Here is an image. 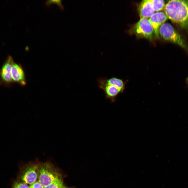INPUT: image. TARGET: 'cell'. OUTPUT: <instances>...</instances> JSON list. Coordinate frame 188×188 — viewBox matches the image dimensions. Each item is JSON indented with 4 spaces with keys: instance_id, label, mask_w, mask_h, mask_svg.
Returning <instances> with one entry per match:
<instances>
[{
    "instance_id": "obj_15",
    "label": "cell",
    "mask_w": 188,
    "mask_h": 188,
    "mask_svg": "<svg viewBox=\"0 0 188 188\" xmlns=\"http://www.w3.org/2000/svg\"><path fill=\"white\" fill-rule=\"evenodd\" d=\"M56 3L62 9L63 7L62 6L61 3V1L60 0H51L48 1V2H46V4L48 5L52 3Z\"/></svg>"
},
{
    "instance_id": "obj_9",
    "label": "cell",
    "mask_w": 188,
    "mask_h": 188,
    "mask_svg": "<svg viewBox=\"0 0 188 188\" xmlns=\"http://www.w3.org/2000/svg\"><path fill=\"white\" fill-rule=\"evenodd\" d=\"M11 75L13 82L24 85L26 81L24 73L20 65L13 63L11 68Z\"/></svg>"
},
{
    "instance_id": "obj_1",
    "label": "cell",
    "mask_w": 188,
    "mask_h": 188,
    "mask_svg": "<svg viewBox=\"0 0 188 188\" xmlns=\"http://www.w3.org/2000/svg\"><path fill=\"white\" fill-rule=\"evenodd\" d=\"M164 9L168 18L188 31V0L169 1Z\"/></svg>"
},
{
    "instance_id": "obj_3",
    "label": "cell",
    "mask_w": 188,
    "mask_h": 188,
    "mask_svg": "<svg viewBox=\"0 0 188 188\" xmlns=\"http://www.w3.org/2000/svg\"><path fill=\"white\" fill-rule=\"evenodd\" d=\"M38 181L45 187L61 179V175L52 165L48 162L42 163L38 166Z\"/></svg>"
},
{
    "instance_id": "obj_8",
    "label": "cell",
    "mask_w": 188,
    "mask_h": 188,
    "mask_svg": "<svg viewBox=\"0 0 188 188\" xmlns=\"http://www.w3.org/2000/svg\"><path fill=\"white\" fill-rule=\"evenodd\" d=\"M167 17L162 12L154 13L149 19L153 27L156 38L159 37V30L161 26L167 20Z\"/></svg>"
},
{
    "instance_id": "obj_11",
    "label": "cell",
    "mask_w": 188,
    "mask_h": 188,
    "mask_svg": "<svg viewBox=\"0 0 188 188\" xmlns=\"http://www.w3.org/2000/svg\"><path fill=\"white\" fill-rule=\"evenodd\" d=\"M155 11L159 12L164 8V2L162 0H150Z\"/></svg>"
},
{
    "instance_id": "obj_12",
    "label": "cell",
    "mask_w": 188,
    "mask_h": 188,
    "mask_svg": "<svg viewBox=\"0 0 188 188\" xmlns=\"http://www.w3.org/2000/svg\"><path fill=\"white\" fill-rule=\"evenodd\" d=\"M64 187L63 181L61 179H60L44 187V188H63Z\"/></svg>"
},
{
    "instance_id": "obj_6",
    "label": "cell",
    "mask_w": 188,
    "mask_h": 188,
    "mask_svg": "<svg viewBox=\"0 0 188 188\" xmlns=\"http://www.w3.org/2000/svg\"><path fill=\"white\" fill-rule=\"evenodd\" d=\"M14 63L12 58L9 56L0 69V81L6 86L10 85L13 82L11 70Z\"/></svg>"
},
{
    "instance_id": "obj_5",
    "label": "cell",
    "mask_w": 188,
    "mask_h": 188,
    "mask_svg": "<svg viewBox=\"0 0 188 188\" xmlns=\"http://www.w3.org/2000/svg\"><path fill=\"white\" fill-rule=\"evenodd\" d=\"M134 30L137 34L142 37L150 39L153 38V29L147 19H140L135 25Z\"/></svg>"
},
{
    "instance_id": "obj_13",
    "label": "cell",
    "mask_w": 188,
    "mask_h": 188,
    "mask_svg": "<svg viewBox=\"0 0 188 188\" xmlns=\"http://www.w3.org/2000/svg\"><path fill=\"white\" fill-rule=\"evenodd\" d=\"M12 188H30V186L24 182H16L14 184Z\"/></svg>"
},
{
    "instance_id": "obj_10",
    "label": "cell",
    "mask_w": 188,
    "mask_h": 188,
    "mask_svg": "<svg viewBox=\"0 0 188 188\" xmlns=\"http://www.w3.org/2000/svg\"><path fill=\"white\" fill-rule=\"evenodd\" d=\"M138 10L140 19L150 18L155 11L150 0L143 1L140 3Z\"/></svg>"
},
{
    "instance_id": "obj_7",
    "label": "cell",
    "mask_w": 188,
    "mask_h": 188,
    "mask_svg": "<svg viewBox=\"0 0 188 188\" xmlns=\"http://www.w3.org/2000/svg\"><path fill=\"white\" fill-rule=\"evenodd\" d=\"M38 175V166L30 165L23 172L21 179L24 182L31 185L36 182Z\"/></svg>"
},
{
    "instance_id": "obj_14",
    "label": "cell",
    "mask_w": 188,
    "mask_h": 188,
    "mask_svg": "<svg viewBox=\"0 0 188 188\" xmlns=\"http://www.w3.org/2000/svg\"><path fill=\"white\" fill-rule=\"evenodd\" d=\"M44 187L38 181H36L30 186V188H44Z\"/></svg>"
},
{
    "instance_id": "obj_16",
    "label": "cell",
    "mask_w": 188,
    "mask_h": 188,
    "mask_svg": "<svg viewBox=\"0 0 188 188\" xmlns=\"http://www.w3.org/2000/svg\"><path fill=\"white\" fill-rule=\"evenodd\" d=\"M186 84L188 86V77L186 78Z\"/></svg>"
},
{
    "instance_id": "obj_2",
    "label": "cell",
    "mask_w": 188,
    "mask_h": 188,
    "mask_svg": "<svg viewBox=\"0 0 188 188\" xmlns=\"http://www.w3.org/2000/svg\"><path fill=\"white\" fill-rule=\"evenodd\" d=\"M97 81L98 87L103 90L106 99L109 100L111 103H114L117 96L123 92L128 80L124 81L114 76L99 78Z\"/></svg>"
},
{
    "instance_id": "obj_17",
    "label": "cell",
    "mask_w": 188,
    "mask_h": 188,
    "mask_svg": "<svg viewBox=\"0 0 188 188\" xmlns=\"http://www.w3.org/2000/svg\"><path fill=\"white\" fill-rule=\"evenodd\" d=\"M63 188H65L64 187Z\"/></svg>"
},
{
    "instance_id": "obj_4",
    "label": "cell",
    "mask_w": 188,
    "mask_h": 188,
    "mask_svg": "<svg viewBox=\"0 0 188 188\" xmlns=\"http://www.w3.org/2000/svg\"><path fill=\"white\" fill-rule=\"evenodd\" d=\"M159 33L165 40L177 44L185 49H188L185 40L171 24L166 23L162 24L159 28Z\"/></svg>"
}]
</instances>
